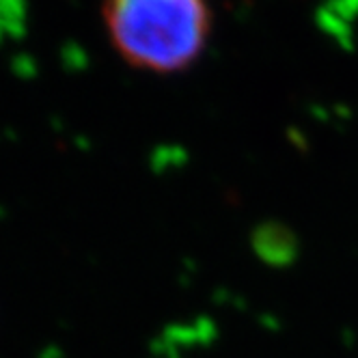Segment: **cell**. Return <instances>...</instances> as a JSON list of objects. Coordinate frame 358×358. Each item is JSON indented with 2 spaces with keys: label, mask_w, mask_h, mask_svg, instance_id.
<instances>
[{
  "label": "cell",
  "mask_w": 358,
  "mask_h": 358,
  "mask_svg": "<svg viewBox=\"0 0 358 358\" xmlns=\"http://www.w3.org/2000/svg\"><path fill=\"white\" fill-rule=\"evenodd\" d=\"M113 50L132 69L173 76L196 65L212 39V0H101Z\"/></svg>",
  "instance_id": "obj_1"
}]
</instances>
